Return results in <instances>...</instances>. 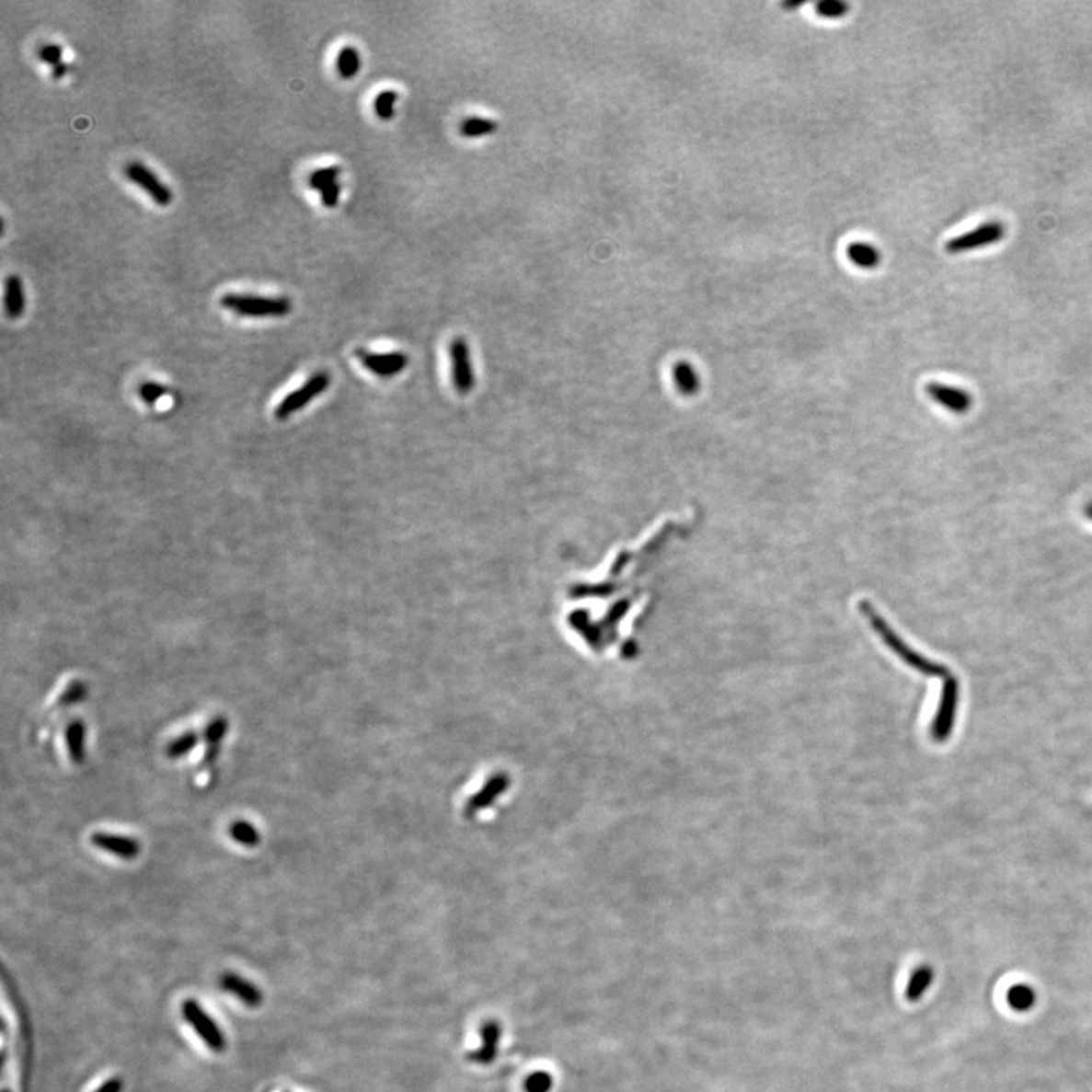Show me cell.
<instances>
[{"mask_svg":"<svg viewBox=\"0 0 1092 1092\" xmlns=\"http://www.w3.org/2000/svg\"><path fill=\"white\" fill-rule=\"evenodd\" d=\"M862 614L867 616L872 628L877 631V635L880 636L883 642L902 659L904 663L914 668V670L920 671L925 675H933V677L946 678L950 677V671L947 670L946 666L937 665L933 661H928L925 657L921 656L918 652L914 651L909 645L904 644V640L891 628L888 622L883 621V617L877 614L876 610L872 609L868 603H862L860 604Z\"/></svg>","mask_w":1092,"mask_h":1092,"instance_id":"1","label":"cell"},{"mask_svg":"<svg viewBox=\"0 0 1092 1092\" xmlns=\"http://www.w3.org/2000/svg\"><path fill=\"white\" fill-rule=\"evenodd\" d=\"M224 310L233 311L243 317H284L293 310V304L285 296L270 298L257 294H224L221 299Z\"/></svg>","mask_w":1092,"mask_h":1092,"instance_id":"2","label":"cell"},{"mask_svg":"<svg viewBox=\"0 0 1092 1092\" xmlns=\"http://www.w3.org/2000/svg\"><path fill=\"white\" fill-rule=\"evenodd\" d=\"M329 383H331V378L328 374H325V372L315 374L305 385L287 395L280 402V406L275 408V418L278 420H289L290 416L294 415L304 407H307L315 397H320L325 390L328 389Z\"/></svg>","mask_w":1092,"mask_h":1092,"instance_id":"3","label":"cell"},{"mask_svg":"<svg viewBox=\"0 0 1092 1092\" xmlns=\"http://www.w3.org/2000/svg\"><path fill=\"white\" fill-rule=\"evenodd\" d=\"M958 704L959 682L951 673L950 677L944 680L939 708H937V718L933 721L932 736L937 742H944L950 736L954 719H956V712H958Z\"/></svg>","mask_w":1092,"mask_h":1092,"instance_id":"4","label":"cell"},{"mask_svg":"<svg viewBox=\"0 0 1092 1092\" xmlns=\"http://www.w3.org/2000/svg\"><path fill=\"white\" fill-rule=\"evenodd\" d=\"M182 1014L186 1017L187 1023L195 1029L198 1037L208 1045V1049H212L216 1053H222L224 1052V1047H226V1040H224V1033L221 1032V1029L217 1028L212 1017L201 1007L198 1002H195V1000H187V1002H184V1005H182Z\"/></svg>","mask_w":1092,"mask_h":1092,"instance_id":"5","label":"cell"},{"mask_svg":"<svg viewBox=\"0 0 1092 1092\" xmlns=\"http://www.w3.org/2000/svg\"><path fill=\"white\" fill-rule=\"evenodd\" d=\"M123 172H125V177L132 184L140 187L156 205L168 207L173 202V191L166 186L165 182L161 181L160 178L156 177L155 173L152 172L151 168L140 161H131L126 165Z\"/></svg>","mask_w":1092,"mask_h":1092,"instance_id":"6","label":"cell"},{"mask_svg":"<svg viewBox=\"0 0 1092 1092\" xmlns=\"http://www.w3.org/2000/svg\"><path fill=\"white\" fill-rule=\"evenodd\" d=\"M1005 233L1006 231L1002 224L989 222V224H981L979 228L972 229L970 233L951 238L950 242L947 243V251L951 254H959V252L974 251L979 247H989V245L1000 242L1005 237Z\"/></svg>","mask_w":1092,"mask_h":1092,"instance_id":"7","label":"cell"},{"mask_svg":"<svg viewBox=\"0 0 1092 1092\" xmlns=\"http://www.w3.org/2000/svg\"><path fill=\"white\" fill-rule=\"evenodd\" d=\"M340 177L341 168L339 166H329L317 168L308 178V186L311 190L320 193V202L325 208L333 210L340 202Z\"/></svg>","mask_w":1092,"mask_h":1092,"instance_id":"8","label":"cell"},{"mask_svg":"<svg viewBox=\"0 0 1092 1092\" xmlns=\"http://www.w3.org/2000/svg\"><path fill=\"white\" fill-rule=\"evenodd\" d=\"M355 355L367 371L372 372L374 375L381 376V378H392V376L401 374L408 364L407 355L402 352L376 354L372 351L357 350Z\"/></svg>","mask_w":1092,"mask_h":1092,"instance_id":"9","label":"cell"},{"mask_svg":"<svg viewBox=\"0 0 1092 1092\" xmlns=\"http://www.w3.org/2000/svg\"><path fill=\"white\" fill-rule=\"evenodd\" d=\"M449 357H451V363H453V381L455 389H457L458 393H463V395L471 392L472 385H474L476 380H474V374H472L469 348H467L465 339L455 337L451 341Z\"/></svg>","mask_w":1092,"mask_h":1092,"instance_id":"10","label":"cell"},{"mask_svg":"<svg viewBox=\"0 0 1092 1092\" xmlns=\"http://www.w3.org/2000/svg\"><path fill=\"white\" fill-rule=\"evenodd\" d=\"M925 392L932 401L956 415H965L972 407V395L956 385L928 383Z\"/></svg>","mask_w":1092,"mask_h":1092,"instance_id":"11","label":"cell"},{"mask_svg":"<svg viewBox=\"0 0 1092 1092\" xmlns=\"http://www.w3.org/2000/svg\"><path fill=\"white\" fill-rule=\"evenodd\" d=\"M93 845L111 853L121 859H135L140 855V844L135 839L114 833H95L91 836Z\"/></svg>","mask_w":1092,"mask_h":1092,"instance_id":"12","label":"cell"},{"mask_svg":"<svg viewBox=\"0 0 1092 1092\" xmlns=\"http://www.w3.org/2000/svg\"><path fill=\"white\" fill-rule=\"evenodd\" d=\"M221 986L224 991L233 993L249 1007H259L263 1002V994L257 986L245 981L237 974L226 972L222 976Z\"/></svg>","mask_w":1092,"mask_h":1092,"instance_id":"13","label":"cell"},{"mask_svg":"<svg viewBox=\"0 0 1092 1092\" xmlns=\"http://www.w3.org/2000/svg\"><path fill=\"white\" fill-rule=\"evenodd\" d=\"M27 307V298L23 293L22 280L17 275H9L5 282V311L11 319H17L23 315Z\"/></svg>","mask_w":1092,"mask_h":1092,"instance_id":"14","label":"cell"},{"mask_svg":"<svg viewBox=\"0 0 1092 1092\" xmlns=\"http://www.w3.org/2000/svg\"><path fill=\"white\" fill-rule=\"evenodd\" d=\"M336 70L345 81L354 79L362 70V55L354 46H345L336 56Z\"/></svg>","mask_w":1092,"mask_h":1092,"instance_id":"15","label":"cell"},{"mask_svg":"<svg viewBox=\"0 0 1092 1092\" xmlns=\"http://www.w3.org/2000/svg\"><path fill=\"white\" fill-rule=\"evenodd\" d=\"M498 130L497 121L489 117L471 116L466 117L460 125V134L466 139H484L489 135L495 134Z\"/></svg>","mask_w":1092,"mask_h":1092,"instance_id":"16","label":"cell"},{"mask_svg":"<svg viewBox=\"0 0 1092 1092\" xmlns=\"http://www.w3.org/2000/svg\"><path fill=\"white\" fill-rule=\"evenodd\" d=\"M848 259L860 269H874L880 263V252L868 243H855L848 247Z\"/></svg>","mask_w":1092,"mask_h":1092,"instance_id":"17","label":"cell"},{"mask_svg":"<svg viewBox=\"0 0 1092 1092\" xmlns=\"http://www.w3.org/2000/svg\"><path fill=\"white\" fill-rule=\"evenodd\" d=\"M1007 1003L1017 1012H1028L1033 1009L1037 1003V993L1029 984H1017L1007 993Z\"/></svg>","mask_w":1092,"mask_h":1092,"instance_id":"18","label":"cell"},{"mask_svg":"<svg viewBox=\"0 0 1092 1092\" xmlns=\"http://www.w3.org/2000/svg\"><path fill=\"white\" fill-rule=\"evenodd\" d=\"M933 981V971L930 967H920L914 972L911 977L909 984H907L906 997L911 1002H918L925 991L930 988Z\"/></svg>","mask_w":1092,"mask_h":1092,"instance_id":"19","label":"cell"},{"mask_svg":"<svg viewBox=\"0 0 1092 1092\" xmlns=\"http://www.w3.org/2000/svg\"><path fill=\"white\" fill-rule=\"evenodd\" d=\"M397 91L393 90H383L375 96L374 112L380 121H392L397 114Z\"/></svg>","mask_w":1092,"mask_h":1092,"instance_id":"20","label":"cell"},{"mask_svg":"<svg viewBox=\"0 0 1092 1092\" xmlns=\"http://www.w3.org/2000/svg\"><path fill=\"white\" fill-rule=\"evenodd\" d=\"M500 1035H501V1033H500V1028H498L497 1024H488V1026L483 1029V1047H481V1050H478V1052L474 1054V1059H476V1061H481V1063H489V1061H492L493 1056H495V1052H497L498 1049V1040H500Z\"/></svg>","mask_w":1092,"mask_h":1092,"instance_id":"21","label":"cell"},{"mask_svg":"<svg viewBox=\"0 0 1092 1092\" xmlns=\"http://www.w3.org/2000/svg\"><path fill=\"white\" fill-rule=\"evenodd\" d=\"M673 380H675L678 390H682L686 395H691L698 389V378H696L694 367L689 363H678L675 366Z\"/></svg>","mask_w":1092,"mask_h":1092,"instance_id":"22","label":"cell"},{"mask_svg":"<svg viewBox=\"0 0 1092 1092\" xmlns=\"http://www.w3.org/2000/svg\"><path fill=\"white\" fill-rule=\"evenodd\" d=\"M229 834L234 841L245 846H254L259 842V830L252 827L247 821H237L231 825Z\"/></svg>","mask_w":1092,"mask_h":1092,"instance_id":"23","label":"cell"},{"mask_svg":"<svg viewBox=\"0 0 1092 1092\" xmlns=\"http://www.w3.org/2000/svg\"><path fill=\"white\" fill-rule=\"evenodd\" d=\"M198 734L189 731V733L182 734L179 738L175 739L173 742L168 743L166 753H167V756L170 759L186 756V754H189L198 745Z\"/></svg>","mask_w":1092,"mask_h":1092,"instance_id":"24","label":"cell"},{"mask_svg":"<svg viewBox=\"0 0 1092 1092\" xmlns=\"http://www.w3.org/2000/svg\"><path fill=\"white\" fill-rule=\"evenodd\" d=\"M67 745H69L70 757L75 762H81L84 759V726L81 722L70 724L69 730H67Z\"/></svg>","mask_w":1092,"mask_h":1092,"instance_id":"25","label":"cell"},{"mask_svg":"<svg viewBox=\"0 0 1092 1092\" xmlns=\"http://www.w3.org/2000/svg\"><path fill=\"white\" fill-rule=\"evenodd\" d=\"M40 60L43 61L44 64L55 65L63 63V48L60 44L48 43L43 44L39 51Z\"/></svg>","mask_w":1092,"mask_h":1092,"instance_id":"26","label":"cell"},{"mask_svg":"<svg viewBox=\"0 0 1092 1092\" xmlns=\"http://www.w3.org/2000/svg\"><path fill=\"white\" fill-rule=\"evenodd\" d=\"M166 395H167V389H166L165 385H156V383H143L140 385V397H142L143 401L151 404V406L152 404H155L161 397H166Z\"/></svg>","mask_w":1092,"mask_h":1092,"instance_id":"27","label":"cell"},{"mask_svg":"<svg viewBox=\"0 0 1092 1092\" xmlns=\"http://www.w3.org/2000/svg\"><path fill=\"white\" fill-rule=\"evenodd\" d=\"M226 729H228V724H226L224 718H217L205 730V739L210 743H219L222 738H224V733H226Z\"/></svg>","mask_w":1092,"mask_h":1092,"instance_id":"28","label":"cell"},{"mask_svg":"<svg viewBox=\"0 0 1092 1092\" xmlns=\"http://www.w3.org/2000/svg\"><path fill=\"white\" fill-rule=\"evenodd\" d=\"M549 1086H551V1077L544 1073L533 1075L527 1084V1089L530 1092H546Z\"/></svg>","mask_w":1092,"mask_h":1092,"instance_id":"29","label":"cell"},{"mask_svg":"<svg viewBox=\"0 0 1092 1092\" xmlns=\"http://www.w3.org/2000/svg\"><path fill=\"white\" fill-rule=\"evenodd\" d=\"M844 8H845V5L834 4V2H827V4H821L818 6L820 13L822 16H827V17H838V16L844 13Z\"/></svg>","mask_w":1092,"mask_h":1092,"instance_id":"30","label":"cell"},{"mask_svg":"<svg viewBox=\"0 0 1092 1092\" xmlns=\"http://www.w3.org/2000/svg\"><path fill=\"white\" fill-rule=\"evenodd\" d=\"M123 1085H125L123 1079L112 1077V1079L107 1080L104 1085H100L95 1092H121L123 1089Z\"/></svg>","mask_w":1092,"mask_h":1092,"instance_id":"31","label":"cell"},{"mask_svg":"<svg viewBox=\"0 0 1092 1092\" xmlns=\"http://www.w3.org/2000/svg\"><path fill=\"white\" fill-rule=\"evenodd\" d=\"M65 74H67V64H64V63H61V64L52 67L53 79L64 78Z\"/></svg>","mask_w":1092,"mask_h":1092,"instance_id":"32","label":"cell"},{"mask_svg":"<svg viewBox=\"0 0 1092 1092\" xmlns=\"http://www.w3.org/2000/svg\"><path fill=\"white\" fill-rule=\"evenodd\" d=\"M1085 516H1086L1089 521H1092V501L1085 505Z\"/></svg>","mask_w":1092,"mask_h":1092,"instance_id":"33","label":"cell"}]
</instances>
